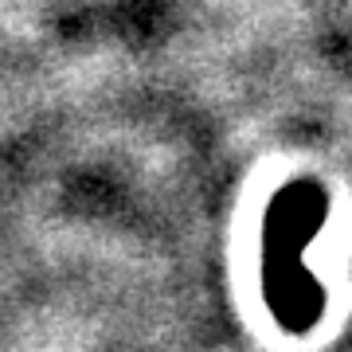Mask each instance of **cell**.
<instances>
[{
    "instance_id": "1",
    "label": "cell",
    "mask_w": 352,
    "mask_h": 352,
    "mask_svg": "<svg viewBox=\"0 0 352 352\" xmlns=\"http://www.w3.org/2000/svg\"><path fill=\"white\" fill-rule=\"evenodd\" d=\"M325 219V192L317 184H289L278 192L263 227V286L282 325H309L321 309V289L302 270V251Z\"/></svg>"
}]
</instances>
